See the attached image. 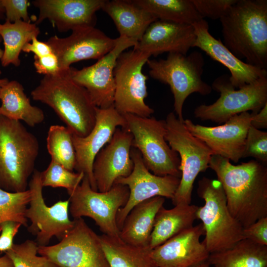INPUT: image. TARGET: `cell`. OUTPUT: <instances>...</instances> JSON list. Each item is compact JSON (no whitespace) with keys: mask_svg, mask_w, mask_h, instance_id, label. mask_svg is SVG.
I'll return each instance as SVG.
<instances>
[{"mask_svg":"<svg viewBox=\"0 0 267 267\" xmlns=\"http://www.w3.org/2000/svg\"><path fill=\"white\" fill-rule=\"evenodd\" d=\"M209 168L222 186L228 210L244 228L267 217V167L251 160L233 165L228 159L213 155Z\"/></svg>","mask_w":267,"mask_h":267,"instance_id":"1","label":"cell"},{"mask_svg":"<svg viewBox=\"0 0 267 267\" xmlns=\"http://www.w3.org/2000/svg\"><path fill=\"white\" fill-rule=\"evenodd\" d=\"M220 20L223 44L240 60L267 70V0H238Z\"/></svg>","mask_w":267,"mask_h":267,"instance_id":"2","label":"cell"},{"mask_svg":"<svg viewBox=\"0 0 267 267\" xmlns=\"http://www.w3.org/2000/svg\"><path fill=\"white\" fill-rule=\"evenodd\" d=\"M68 70L44 76L31 94L51 107L73 134L84 137L94 126L97 107L86 89L72 80Z\"/></svg>","mask_w":267,"mask_h":267,"instance_id":"3","label":"cell"},{"mask_svg":"<svg viewBox=\"0 0 267 267\" xmlns=\"http://www.w3.org/2000/svg\"><path fill=\"white\" fill-rule=\"evenodd\" d=\"M36 136L19 121L0 115V188L11 192L28 190L39 153Z\"/></svg>","mask_w":267,"mask_h":267,"instance_id":"4","label":"cell"},{"mask_svg":"<svg viewBox=\"0 0 267 267\" xmlns=\"http://www.w3.org/2000/svg\"><path fill=\"white\" fill-rule=\"evenodd\" d=\"M197 193L205 202L198 207L196 218L202 221L205 231L202 242L210 254L229 249L243 239L244 228L230 214L218 179L203 177L198 181Z\"/></svg>","mask_w":267,"mask_h":267,"instance_id":"5","label":"cell"},{"mask_svg":"<svg viewBox=\"0 0 267 267\" xmlns=\"http://www.w3.org/2000/svg\"><path fill=\"white\" fill-rule=\"evenodd\" d=\"M150 76L168 85L173 94L175 114L184 121L182 108L187 97L193 93H211V86L202 80L205 61L202 53L194 51L188 55L171 53L166 59H148Z\"/></svg>","mask_w":267,"mask_h":267,"instance_id":"6","label":"cell"},{"mask_svg":"<svg viewBox=\"0 0 267 267\" xmlns=\"http://www.w3.org/2000/svg\"><path fill=\"white\" fill-rule=\"evenodd\" d=\"M165 139L170 147L179 156V170L181 176L178 186L172 199L173 204H190L195 180L201 172L209 168L213 155L211 149L201 140L193 135L173 112L165 120Z\"/></svg>","mask_w":267,"mask_h":267,"instance_id":"7","label":"cell"},{"mask_svg":"<svg viewBox=\"0 0 267 267\" xmlns=\"http://www.w3.org/2000/svg\"><path fill=\"white\" fill-rule=\"evenodd\" d=\"M123 115L127 123L126 129L133 137L132 147L139 152L146 168L157 176L170 175L180 178L179 156L165 139V121L132 114Z\"/></svg>","mask_w":267,"mask_h":267,"instance_id":"8","label":"cell"},{"mask_svg":"<svg viewBox=\"0 0 267 267\" xmlns=\"http://www.w3.org/2000/svg\"><path fill=\"white\" fill-rule=\"evenodd\" d=\"M211 87L220 96L213 103L201 104L194 109L195 117L202 121L224 123L243 112L257 113L267 103V77L236 89L229 76L224 74L217 77Z\"/></svg>","mask_w":267,"mask_h":267,"instance_id":"9","label":"cell"},{"mask_svg":"<svg viewBox=\"0 0 267 267\" xmlns=\"http://www.w3.org/2000/svg\"><path fill=\"white\" fill-rule=\"evenodd\" d=\"M69 196V212L74 219L87 217L92 219L100 230L110 236H119L117 223L119 210L126 204L129 196L127 186L114 183L105 192L93 190L85 176Z\"/></svg>","mask_w":267,"mask_h":267,"instance_id":"10","label":"cell"},{"mask_svg":"<svg viewBox=\"0 0 267 267\" xmlns=\"http://www.w3.org/2000/svg\"><path fill=\"white\" fill-rule=\"evenodd\" d=\"M150 56L134 49L123 52L118 57L114 70V106L121 114L149 117L154 112L145 102L148 95V77L142 72L143 67Z\"/></svg>","mask_w":267,"mask_h":267,"instance_id":"11","label":"cell"},{"mask_svg":"<svg viewBox=\"0 0 267 267\" xmlns=\"http://www.w3.org/2000/svg\"><path fill=\"white\" fill-rule=\"evenodd\" d=\"M74 220L73 227L58 243L39 246L38 254L58 267H109L99 235L83 218Z\"/></svg>","mask_w":267,"mask_h":267,"instance_id":"12","label":"cell"},{"mask_svg":"<svg viewBox=\"0 0 267 267\" xmlns=\"http://www.w3.org/2000/svg\"><path fill=\"white\" fill-rule=\"evenodd\" d=\"M28 186L31 197L25 217L30 221L31 225L28 230L36 236L39 246L48 245L54 236L61 240L74 224V220L71 221L69 216V199L47 206L43 195L41 172L37 170H34Z\"/></svg>","mask_w":267,"mask_h":267,"instance_id":"13","label":"cell"},{"mask_svg":"<svg viewBox=\"0 0 267 267\" xmlns=\"http://www.w3.org/2000/svg\"><path fill=\"white\" fill-rule=\"evenodd\" d=\"M137 42L122 36L117 38L115 47L94 64L81 69L71 67L68 73L72 80L88 91L98 108L114 106L115 83L114 70L119 55Z\"/></svg>","mask_w":267,"mask_h":267,"instance_id":"14","label":"cell"},{"mask_svg":"<svg viewBox=\"0 0 267 267\" xmlns=\"http://www.w3.org/2000/svg\"><path fill=\"white\" fill-rule=\"evenodd\" d=\"M131 156L134 168L130 175L117 179L114 183L127 186L129 196L125 205L117 215V223L120 230L131 210L137 204L156 196L172 199L178 186L180 178L167 175L159 176L152 173L145 166L139 152L132 147Z\"/></svg>","mask_w":267,"mask_h":267,"instance_id":"15","label":"cell"},{"mask_svg":"<svg viewBox=\"0 0 267 267\" xmlns=\"http://www.w3.org/2000/svg\"><path fill=\"white\" fill-rule=\"evenodd\" d=\"M112 39L95 27H84L72 31L65 38L55 35L46 42L56 55L61 72L67 71L72 64L83 60L99 59L115 46Z\"/></svg>","mask_w":267,"mask_h":267,"instance_id":"16","label":"cell"},{"mask_svg":"<svg viewBox=\"0 0 267 267\" xmlns=\"http://www.w3.org/2000/svg\"><path fill=\"white\" fill-rule=\"evenodd\" d=\"M251 119V113L245 112L216 127L195 124L190 119L184 120L183 123L188 131L203 141L213 155L236 163L242 158Z\"/></svg>","mask_w":267,"mask_h":267,"instance_id":"17","label":"cell"},{"mask_svg":"<svg viewBox=\"0 0 267 267\" xmlns=\"http://www.w3.org/2000/svg\"><path fill=\"white\" fill-rule=\"evenodd\" d=\"M95 117V125L90 132L84 137L73 134L72 140L76 158L74 169L83 173L91 188L97 191L92 172L94 159L110 141L116 129L126 128L127 123L123 115L114 106L105 109L96 107Z\"/></svg>","mask_w":267,"mask_h":267,"instance_id":"18","label":"cell"},{"mask_svg":"<svg viewBox=\"0 0 267 267\" xmlns=\"http://www.w3.org/2000/svg\"><path fill=\"white\" fill-rule=\"evenodd\" d=\"M133 139L127 129L118 127L110 141L97 154L92 172L97 191L109 190L117 179L131 174L134 168L131 156Z\"/></svg>","mask_w":267,"mask_h":267,"instance_id":"19","label":"cell"},{"mask_svg":"<svg viewBox=\"0 0 267 267\" xmlns=\"http://www.w3.org/2000/svg\"><path fill=\"white\" fill-rule=\"evenodd\" d=\"M105 0H35L39 14L35 23L49 20L60 32L84 27H94L96 12Z\"/></svg>","mask_w":267,"mask_h":267,"instance_id":"20","label":"cell"},{"mask_svg":"<svg viewBox=\"0 0 267 267\" xmlns=\"http://www.w3.org/2000/svg\"><path fill=\"white\" fill-rule=\"evenodd\" d=\"M203 224L186 229L151 250L158 267H191L207 261L210 255L200 237L204 235Z\"/></svg>","mask_w":267,"mask_h":267,"instance_id":"21","label":"cell"},{"mask_svg":"<svg viewBox=\"0 0 267 267\" xmlns=\"http://www.w3.org/2000/svg\"><path fill=\"white\" fill-rule=\"evenodd\" d=\"M196 40L193 47L205 52L213 60L226 67L230 72L229 80L236 89L267 77V70L246 63L237 58L220 40L209 32L208 22L202 19L192 24Z\"/></svg>","mask_w":267,"mask_h":267,"instance_id":"22","label":"cell"},{"mask_svg":"<svg viewBox=\"0 0 267 267\" xmlns=\"http://www.w3.org/2000/svg\"><path fill=\"white\" fill-rule=\"evenodd\" d=\"M195 40L192 25L157 20L149 25L134 49L154 56L165 52L186 55Z\"/></svg>","mask_w":267,"mask_h":267,"instance_id":"23","label":"cell"},{"mask_svg":"<svg viewBox=\"0 0 267 267\" xmlns=\"http://www.w3.org/2000/svg\"><path fill=\"white\" fill-rule=\"evenodd\" d=\"M165 198L156 196L135 205L127 216L120 230L119 237L137 247H149L155 217Z\"/></svg>","mask_w":267,"mask_h":267,"instance_id":"24","label":"cell"},{"mask_svg":"<svg viewBox=\"0 0 267 267\" xmlns=\"http://www.w3.org/2000/svg\"><path fill=\"white\" fill-rule=\"evenodd\" d=\"M101 9L112 19L120 34L138 42L157 18L132 0H105Z\"/></svg>","mask_w":267,"mask_h":267,"instance_id":"25","label":"cell"},{"mask_svg":"<svg viewBox=\"0 0 267 267\" xmlns=\"http://www.w3.org/2000/svg\"><path fill=\"white\" fill-rule=\"evenodd\" d=\"M198 206L178 204L170 209L162 207L155 217L149 247L153 249L168 239L193 226Z\"/></svg>","mask_w":267,"mask_h":267,"instance_id":"26","label":"cell"},{"mask_svg":"<svg viewBox=\"0 0 267 267\" xmlns=\"http://www.w3.org/2000/svg\"><path fill=\"white\" fill-rule=\"evenodd\" d=\"M0 115L9 119L22 121L30 127L42 123L44 119V111L31 104L18 81H8L0 89Z\"/></svg>","mask_w":267,"mask_h":267,"instance_id":"27","label":"cell"},{"mask_svg":"<svg viewBox=\"0 0 267 267\" xmlns=\"http://www.w3.org/2000/svg\"><path fill=\"white\" fill-rule=\"evenodd\" d=\"M207 261L215 267H267V245L242 239L229 249L210 254Z\"/></svg>","mask_w":267,"mask_h":267,"instance_id":"28","label":"cell"},{"mask_svg":"<svg viewBox=\"0 0 267 267\" xmlns=\"http://www.w3.org/2000/svg\"><path fill=\"white\" fill-rule=\"evenodd\" d=\"M109 267H158L152 259L149 247L127 244L119 236L99 235Z\"/></svg>","mask_w":267,"mask_h":267,"instance_id":"29","label":"cell"},{"mask_svg":"<svg viewBox=\"0 0 267 267\" xmlns=\"http://www.w3.org/2000/svg\"><path fill=\"white\" fill-rule=\"evenodd\" d=\"M40 30L37 25L22 20L14 23L5 20L0 22V36L4 45L3 53L0 60L1 65H20L19 55L25 45L37 37Z\"/></svg>","mask_w":267,"mask_h":267,"instance_id":"30","label":"cell"},{"mask_svg":"<svg viewBox=\"0 0 267 267\" xmlns=\"http://www.w3.org/2000/svg\"><path fill=\"white\" fill-rule=\"evenodd\" d=\"M158 20L192 25L203 19L192 0H132Z\"/></svg>","mask_w":267,"mask_h":267,"instance_id":"31","label":"cell"},{"mask_svg":"<svg viewBox=\"0 0 267 267\" xmlns=\"http://www.w3.org/2000/svg\"><path fill=\"white\" fill-rule=\"evenodd\" d=\"M72 135L67 127L55 125L49 127L46 138L47 149L51 160L71 171L75 169L76 162Z\"/></svg>","mask_w":267,"mask_h":267,"instance_id":"32","label":"cell"},{"mask_svg":"<svg viewBox=\"0 0 267 267\" xmlns=\"http://www.w3.org/2000/svg\"><path fill=\"white\" fill-rule=\"evenodd\" d=\"M31 193L29 189L20 192H11L0 188V225L11 221L28 227L25 212L29 205Z\"/></svg>","mask_w":267,"mask_h":267,"instance_id":"33","label":"cell"},{"mask_svg":"<svg viewBox=\"0 0 267 267\" xmlns=\"http://www.w3.org/2000/svg\"><path fill=\"white\" fill-rule=\"evenodd\" d=\"M39 245L35 241L26 240L14 244L5 253L11 260L14 267H58L47 258L38 256Z\"/></svg>","mask_w":267,"mask_h":267,"instance_id":"34","label":"cell"},{"mask_svg":"<svg viewBox=\"0 0 267 267\" xmlns=\"http://www.w3.org/2000/svg\"><path fill=\"white\" fill-rule=\"evenodd\" d=\"M83 173H74L51 160L46 170L41 172L43 187L66 188L68 193L73 191L82 181Z\"/></svg>","mask_w":267,"mask_h":267,"instance_id":"35","label":"cell"},{"mask_svg":"<svg viewBox=\"0 0 267 267\" xmlns=\"http://www.w3.org/2000/svg\"><path fill=\"white\" fill-rule=\"evenodd\" d=\"M253 157L266 165L267 132L250 126L246 136L242 158Z\"/></svg>","mask_w":267,"mask_h":267,"instance_id":"36","label":"cell"},{"mask_svg":"<svg viewBox=\"0 0 267 267\" xmlns=\"http://www.w3.org/2000/svg\"><path fill=\"white\" fill-rule=\"evenodd\" d=\"M238 0H192L197 12L204 19H220Z\"/></svg>","mask_w":267,"mask_h":267,"instance_id":"37","label":"cell"},{"mask_svg":"<svg viewBox=\"0 0 267 267\" xmlns=\"http://www.w3.org/2000/svg\"><path fill=\"white\" fill-rule=\"evenodd\" d=\"M4 10L5 19L14 23L22 20L31 22L28 12L30 2L28 0H1Z\"/></svg>","mask_w":267,"mask_h":267,"instance_id":"38","label":"cell"},{"mask_svg":"<svg viewBox=\"0 0 267 267\" xmlns=\"http://www.w3.org/2000/svg\"><path fill=\"white\" fill-rule=\"evenodd\" d=\"M243 239L250 240L256 243L267 245V217L261 218L244 228Z\"/></svg>","mask_w":267,"mask_h":267,"instance_id":"39","label":"cell"},{"mask_svg":"<svg viewBox=\"0 0 267 267\" xmlns=\"http://www.w3.org/2000/svg\"><path fill=\"white\" fill-rule=\"evenodd\" d=\"M21 224L8 221L0 225V252H6L13 246V239Z\"/></svg>","mask_w":267,"mask_h":267,"instance_id":"40","label":"cell"},{"mask_svg":"<svg viewBox=\"0 0 267 267\" xmlns=\"http://www.w3.org/2000/svg\"><path fill=\"white\" fill-rule=\"evenodd\" d=\"M34 65L36 71L40 74H43L44 76H52L61 72L58 59L53 52L41 57L34 56Z\"/></svg>","mask_w":267,"mask_h":267,"instance_id":"41","label":"cell"},{"mask_svg":"<svg viewBox=\"0 0 267 267\" xmlns=\"http://www.w3.org/2000/svg\"><path fill=\"white\" fill-rule=\"evenodd\" d=\"M31 43L26 44L22 49L24 52H32L34 56L41 57L49 55L53 52L51 47L46 42H42L35 37L32 40Z\"/></svg>","mask_w":267,"mask_h":267,"instance_id":"42","label":"cell"},{"mask_svg":"<svg viewBox=\"0 0 267 267\" xmlns=\"http://www.w3.org/2000/svg\"><path fill=\"white\" fill-rule=\"evenodd\" d=\"M251 114V126L258 130L267 128V103L258 113Z\"/></svg>","mask_w":267,"mask_h":267,"instance_id":"43","label":"cell"},{"mask_svg":"<svg viewBox=\"0 0 267 267\" xmlns=\"http://www.w3.org/2000/svg\"><path fill=\"white\" fill-rule=\"evenodd\" d=\"M0 267H14L11 260L5 254L0 257Z\"/></svg>","mask_w":267,"mask_h":267,"instance_id":"44","label":"cell"},{"mask_svg":"<svg viewBox=\"0 0 267 267\" xmlns=\"http://www.w3.org/2000/svg\"><path fill=\"white\" fill-rule=\"evenodd\" d=\"M2 42V39H1V37L0 36V61L2 57V55H3V50L0 47V44ZM1 72L0 71V74ZM8 81V80L7 79H0V84L2 86L3 85H4L5 84H6L7 82Z\"/></svg>","mask_w":267,"mask_h":267,"instance_id":"45","label":"cell"},{"mask_svg":"<svg viewBox=\"0 0 267 267\" xmlns=\"http://www.w3.org/2000/svg\"><path fill=\"white\" fill-rule=\"evenodd\" d=\"M5 18V13L1 1L0 0V21Z\"/></svg>","mask_w":267,"mask_h":267,"instance_id":"46","label":"cell"},{"mask_svg":"<svg viewBox=\"0 0 267 267\" xmlns=\"http://www.w3.org/2000/svg\"><path fill=\"white\" fill-rule=\"evenodd\" d=\"M191 267H211L208 261H205Z\"/></svg>","mask_w":267,"mask_h":267,"instance_id":"47","label":"cell"},{"mask_svg":"<svg viewBox=\"0 0 267 267\" xmlns=\"http://www.w3.org/2000/svg\"><path fill=\"white\" fill-rule=\"evenodd\" d=\"M2 86L0 84V88Z\"/></svg>","mask_w":267,"mask_h":267,"instance_id":"48","label":"cell"}]
</instances>
